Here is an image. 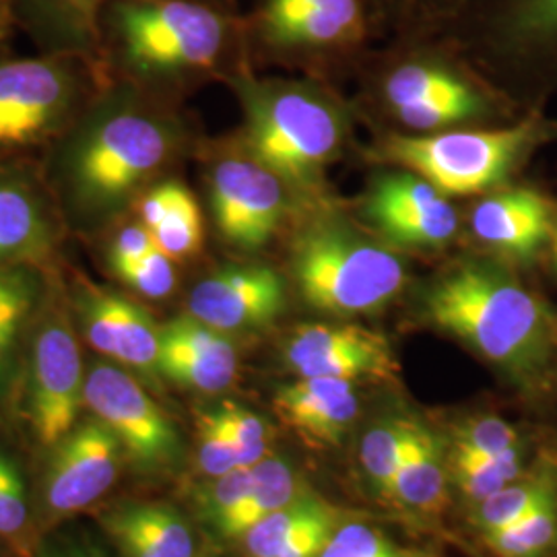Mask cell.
Here are the masks:
<instances>
[{"mask_svg": "<svg viewBox=\"0 0 557 557\" xmlns=\"http://www.w3.org/2000/svg\"><path fill=\"white\" fill-rule=\"evenodd\" d=\"M421 314L494 366L520 395L539 398L554 391L557 314L512 262H458L425 287Z\"/></svg>", "mask_w": 557, "mask_h": 557, "instance_id": "2", "label": "cell"}, {"mask_svg": "<svg viewBox=\"0 0 557 557\" xmlns=\"http://www.w3.org/2000/svg\"><path fill=\"white\" fill-rule=\"evenodd\" d=\"M94 242L98 244L101 269L124 292L145 301H161L176 292L178 262L161 250L133 213Z\"/></svg>", "mask_w": 557, "mask_h": 557, "instance_id": "22", "label": "cell"}, {"mask_svg": "<svg viewBox=\"0 0 557 557\" xmlns=\"http://www.w3.org/2000/svg\"><path fill=\"white\" fill-rule=\"evenodd\" d=\"M310 492L298 469L283 457L262 458L252 467V487L238 508L213 529L223 541L238 543L262 518Z\"/></svg>", "mask_w": 557, "mask_h": 557, "instance_id": "28", "label": "cell"}, {"mask_svg": "<svg viewBox=\"0 0 557 557\" xmlns=\"http://www.w3.org/2000/svg\"><path fill=\"white\" fill-rule=\"evenodd\" d=\"M108 81L101 64L75 54L0 52V161L41 156Z\"/></svg>", "mask_w": 557, "mask_h": 557, "instance_id": "7", "label": "cell"}, {"mask_svg": "<svg viewBox=\"0 0 557 557\" xmlns=\"http://www.w3.org/2000/svg\"><path fill=\"white\" fill-rule=\"evenodd\" d=\"M448 442L418 421L388 498L419 515L436 517L448 502Z\"/></svg>", "mask_w": 557, "mask_h": 557, "instance_id": "27", "label": "cell"}, {"mask_svg": "<svg viewBox=\"0 0 557 557\" xmlns=\"http://www.w3.org/2000/svg\"><path fill=\"white\" fill-rule=\"evenodd\" d=\"M557 140V120L539 108L510 126L393 135L379 160L432 182L446 197L487 195L517 174L541 147Z\"/></svg>", "mask_w": 557, "mask_h": 557, "instance_id": "5", "label": "cell"}, {"mask_svg": "<svg viewBox=\"0 0 557 557\" xmlns=\"http://www.w3.org/2000/svg\"><path fill=\"white\" fill-rule=\"evenodd\" d=\"M186 145V124L163 96L110 79L38 165L69 236L94 242L168 178Z\"/></svg>", "mask_w": 557, "mask_h": 557, "instance_id": "1", "label": "cell"}, {"mask_svg": "<svg viewBox=\"0 0 557 557\" xmlns=\"http://www.w3.org/2000/svg\"><path fill=\"white\" fill-rule=\"evenodd\" d=\"M197 438H199V467L209 479L227 475L239 467L238 450L230 434L225 432L215 409L197 413Z\"/></svg>", "mask_w": 557, "mask_h": 557, "instance_id": "38", "label": "cell"}, {"mask_svg": "<svg viewBox=\"0 0 557 557\" xmlns=\"http://www.w3.org/2000/svg\"><path fill=\"white\" fill-rule=\"evenodd\" d=\"M133 215L151 232L161 250L178 264L195 259L202 250V211L195 193L184 182L160 180L137 200Z\"/></svg>", "mask_w": 557, "mask_h": 557, "instance_id": "26", "label": "cell"}, {"mask_svg": "<svg viewBox=\"0 0 557 557\" xmlns=\"http://www.w3.org/2000/svg\"><path fill=\"white\" fill-rule=\"evenodd\" d=\"M100 522L122 557H197L190 522L165 502H120Z\"/></svg>", "mask_w": 557, "mask_h": 557, "instance_id": "25", "label": "cell"}, {"mask_svg": "<svg viewBox=\"0 0 557 557\" xmlns=\"http://www.w3.org/2000/svg\"><path fill=\"white\" fill-rule=\"evenodd\" d=\"M246 25L207 0H110L101 15V64L110 79L163 96L215 75H236Z\"/></svg>", "mask_w": 557, "mask_h": 557, "instance_id": "3", "label": "cell"}, {"mask_svg": "<svg viewBox=\"0 0 557 557\" xmlns=\"http://www.w3.org/2000/svg\"><path fill=\"white\" fill-rule=\"evenodd\" d=\"M455 25L508 77L557 85V0H475Z\"/></svg>", "mask_w": 557, "mask_h": 557, "instance_id": "12", "label": "cell"}, {"mask_svg": "<svg viewBox=\"0 0 557 557\" xmlns=\"http://www.w3.org/2000/svg\"><path fill=\"white\" fill-rule=\"evenodd\" d=\"M207 2H215V4H221V7L234 9V0H207Z\"/></svg>", "mask_w": 557, "mask_h": 557, "instance_id": "45", "label": "cell"}, {"mask_svg": "<svg viewBox=\"0 0 557 557\" xmlns=\"http://www.w3.org/2000/svg\"><path fill=\"white\" fill-rule=\"evenodd\" d=\"M15 29H17V23H15L11 0H0V52H4V46L11 40Z\"/></svg>", "mask_w": 557, "mask_h": 557, "instance_id": "42", "label": "cell"}, {"mask_svg": "<svg viewBox=\"0 0 557 557\" xmlns=\"http://www.w3.org/2000/svg\"><path fill=\"white\" fill-rule=\"evenodd\" d=\"M289 184L242 145L211 158L205 190L221 242L238 252H259L277 236L289 213Z\"/></svg>", "mask_w": 557, "mask_h": 557, "instance_id": "13", "label": "cell"}, {"mask_svg": "<svg viewBox=\"0 0 557 557\" xmlns=\"http://www.w3.org/2000/svg\"><path fill=\"white\" fill-rule=\"evenodd\" d=\"M85 409L119 440L124 460L153 478L178 469L184 444L176 423L161 409L151 388L116 363H87Z\"/></svg>", "mask_w": 557, "mask_h": 557, "instance_id": "10", "label": "cell"}, {"mask_svg": "<svg viewBox=\"0 0 557 557\" xmlns=\"http://www.w3.org/2000/svg\"><path fill=\"white\" fill-rule=\"evenodd\" d=\"M285 308V278L273 267L260 262L218 267L200 277L186 298V314L230 337L269 329Z\"/></svg>", "mask_w": 557, "mask_h": 557, "instance_id": "16", "label": "cell"}, {"mask_svg": "<svg viewBox=\"0 0 557 557\" xmlns=\"http://www.w3.org/2000/svg\"><path fill=\"white\" fill-rule=\"evenodd\" d=\"M556 496L557 460L539 457L520 478L504 485L490 498L469 506V522L481 537L517 522Z\"/></svg>", "mask_w": 557, "mask_h": 557, "instance_id": "29", "label": "cell"}, {"mask_svg": "<svg viewBox=\"0 0 557 557\" xmlns=\"http://www.w3.org/2000/svg\"><path fill=\"white\" fill-rule=\"evenodd\" d=\"M252 487V467L236 469L227 475L213 478L197 492V508L202 520L215 529L221 520L230 517Z\"/></svg>", "mask_w": 557, "mask_h": 557, "instance_id": "39", "label": "cell"}, {"mask_svg": "<svg viewBox=\"0 0 557 557\" xmlns=\"http://www.w3.org/2000/svg\"><path fill=\"white\" fill-rule=\"evenodd\" d=\"M62 281L81 341L110 363L160 388L161 324L133 294L64 269Z\"/></svg>", "mask_w": 557, "mask_h": 557, "instance_id": "11", "label": "cell"}, {"mask_svg": "<svg viewBox=\"0 0 557 557\" xmlns=\"http://www.w3.org/2000/svg\"><path fill=\"white\" fill-rule=\"evenodd\" d=\"M119 440L94 416L79 423L50 448L41 479V515L46 520L75 517L98 504L122 471Z\"/></svg>", "mask_w": 557, "mask_h": 557, "instance_id": "14", "label": "cell"}, {"mask_svg": "<svg viewBox=\"0 0 557 557\" xmlns=\"http://www.w3.org/2000/svg\"><path fill=\"white\" fill-rule=\"evenodd\" d=\"M292 275L304 301L329 317L379 312L407 283L397 252L341 221L308 227L292 248Z\"/></svg>", "mask_w": 557, "mask_h": 557, "instance_id": "6", "label": "cell"}, {"mask_svg": "<svg viewBox=\"0 0 557 557\" xmlns=\"http://www.w3.org/2000/svg\"><path fill=\"white\" fill-rule=\"evenodd\" d=\"M160 374L186 391L223 393L238 380L236 341L184 312L161 324Z\"/></svg>", "mask_w": 557, "mask_h": 557, "instance_id": "20", "label": "cell"}, {"mask_svg": "<svg viewBox=\"0 0 557 557\" xmlns=\"http://www.w3.org/2000/svg\"><path fill=\"white\" fill-rule=\"evenodd\" d=\"M44 557H108L106 556V552L100 549L98 545H94V543H73V545H69V547H64V549H59V552H52V554H48V556Z\"/></svg>", "mask_w": 557, "mask_h": 557, "instance_id": "43", "label": "cell"}, {"mask_svg": "<svg viewBox=\"0 0 557 557\" xmlns=\"http://www.w3.org/2000/svg\"><path fill=\"white\" fill-rule=\"evenodd\" d=\"M108 4L110 0H11L17 29L44 54H75L98 64L101 15Z\"/></svg>", "mask_w": 557, "mask_h": 557, "instance_id": "24", "label": "cell"}, {"mask_svg": "<svg viewBox=\"0 0 557 557\" xmlns=\"http://www.w3.org/2000/svg\"><path fill=\"white\" fill-rule=\"evenodd\" d=\"M531 446H518L502 455H469V453H448V473L450 483L455 485L458 496L467 502V506L479 504L492 494H496L504 485L520 478L533 462Z\"/></svg>", "mask_w": 557, "mask_h": 557, "instance_id": "30", "label": "cell"}, {"mask_svg": "<svg viewBox=\"0 0 557 557\" xmlns=\"http://www.w3.org/2000/svg\"><path fill=\"white\" fill-rule=\"evenodd\" d=\"M331 504L320 498L317 492H306L285 508L262 518L244 537L239 547L246 557H277L287 541L304 529L312 518L319 517Z\"/></svg>", "mask_w": 557, "mask_h": 557, "instance_id": "33", "label": "cell"}, {"mask_svg": "<svg viewBox=\"0 0 557 557\" xmlns=\"http://www.w3.org/2000/svg\"><path fill=\"white\" fill-rule=\"evenodd\" d=\"M363 211L380 236L403 248H442L458 230L457 209L448 197L403 168L372 182Z\"/></svg>", "mask_w": 557, "mask_h": 557, "instance_id": "17", "label": "cell"}, {"mask_svg": "<svg viewBox=\"0 0 557 557\" xmlns=\"http://www.w3.org/2000/svg\"><path fill=\"white\" fill-rule=\"evenodd\" d=\"M59 264L0 267V405L20 391L27 335Z\"/></svg>", "mask_w": 557, "mask_h": 557, "instance_id": "23", "label": "cell"}, {"mask_svg": "<svg viewBox=\"0 0 557 557\" xmlns=\"http://www.w3.org/2000/svg\"><path fill=\"white\" fill-rule=\"evenodd\" d=\"M419 419L386 418L374 423L359 444V462L372 487L388 498L398 467L413 440Z\"/></svg>", "mask_w": 557, "mask_h": 557, "instance_id": "31", "label": "cell"}, {"mask_svg": "<svg viewBox=\"0 0 557 557\" xmlns=\"http://www.w3.org/2000/svg\"><path fill=\"white\" fill-rule=\"evenodd\" d=\"M273 409L281 423L312 448L338 446L358 419L356 382L298 379L278 386Z\"/></svg>", "mask_w": 557, "mask_h": 557, "instance_id": "21", "label": "cell"}, {"mask_svg": "<svg viewBox=\"0 0 557 557\" xmlns=\"http://www.w3.org/2000/svg\"><path fill=\"white\" fill-rule=\"evenodd\" d=\"M556 200L535 186H499L471 211L469 227L481 246L512 264L547 257L554 234Z\"/></svg>", "mask_w": 557, "mask_h": 557, "instance_id": "19", "label": "cell"}, {"mask_svg": "<svg viewBox=\"0 0 557 557\" xmlns=\"http://www.w3.org/2000/svg\"><path fill=\"white\" fill-rule=\"evenodd\" d=\"M379 23L374 0H259L244 20L248 50L278 59H345Z\"/></svg>", "mask_w": 557, "mask_h": 557, "instance_id": "9", "label": "cell"}, {"mask_svg": "<svg viewBox=\"0 0 557 557\" xmlns=\"http://www.w3.org/2000/svg\"><path fill=\"white\" fill-rule=\"evenodd\" d=\"M298 379L397 380L398 361L386 337L359 324H304L283 345Z\"/></svg>", "mask_w": 557, "mask_h": 557, "instance_id": "18", "label": "cell"}, {"mask_svg": "<svg viewBox=\"0 0 557 557\" xmlns=\"http://www.w3.org/2000/svg\"><path fill=\"white\" fill-rule=\"evenodd\" d=\"M87 363L69 308L62 262L34 320L21 366L20 391L29 425L44 448L59 444L85 409Z\"/></svg>", "mask_w": 557, "mask_h": 557, "instance_id": "8", "label": "cell"}, {"mask_svg": "<svg viewBox=\"0 0 557 557\" xmlns=\"http://www.w3.org/2000/svg\"><path fill=\"white\" fill-rule=\"evenodd\" d=\"M494 557H549L557 549V496L517 522L481 535Z\"/></svg>", "mask_w": 557, "mask_h": 557, "instance_id": "32", "label": "cell"}, {"mask_svg": "<svg viewBox=\"0 0 557 557\" xmlns=\"http://www.w3.org/2000/svg\"><path fill=\"white\" fill-rule=\"evenodd\" d=\"M319 557H432V554L403 545L368 522L343 520Z\"/></svg>", "mask_w": 557, "mask_h": 557, "instance_id": "34", "label": "cell"}, {"mask_svg": "<svg viewBox=\"0 0 557 557\" xmlns=\"http://www.w3.org/2000/svg\"><path fill=\"white\" fill-rule=\"evenodd\" d=\"M27 490L20 467L0 453V537H20L27 527Z\"/></svg>", "mask_w": 557, "mask_h": 557, "instance_id": "40", "label": "cell"}, {"mask_svg": "<svg viewBox=\"0 0 557 557\" xmlns=\"http://www.w3.org/2000/svg\"><path fill=\"white\" fill-rule=\"evenodd\" d=\"M225 432L238 450L239 467L250 469L259 465L262 458L269 457L271 450V430L269 423L259 413L234 400H225L213 407Z\"/></svg>", "mask_w": 557, "mask_h": 557, "instance_id": "37", "label": "cell"}, {"mask_svg": "<svg viewBox=\"0 0 557 557\" xmlns=\"http://www.w3.org/2000/svg\"><path fill=\"white\" fill-rule=\"evenodd\" d=\"M475 0H379V21L393 23L407 34L455 25Z\"/></svg>", "mask_w": 557, "mask_h": 557, "instance_id": "36", "label": "cell"}, {"mask_svg": "<svg viewBox=\"0 0 557 557\" xmlns=\"http://www.w3.org/2000/svg\"><path fill=\"white\" fill-rule=\"evenodd\" d=\"M547 260L552 264V271L557 277V200H556V220H554V234H552V242H549V250H547Z\"/></svg>", "mask_w": 557, "mask_h": 557, "instance_id": "44", "label": "cell"}, {"mask_svg": "<svg viewBox=\"0 0 557 557\" xmlns=\"http://www.w3.org/2000/svg\"><path fill=\"white\" fill-rule=\"evenodd\" d=\"M69 238L38 160L0 161V267L59 264Z\"/></svg>", "mask_w": 557, "mask_h": 557, "instance_id": "15", "label": "cell"}, {"mask_svg": "<svg viewBox=\"0 0 557 557\" xmlns=\"http://www.w3.org/2000/svg\"><path fill=\"white\" fill-rule=\"evenodd\" d=\"M230 83L244 110L239 145L292 188H317L345 145L341 106L317 85L255 79L244 69Z\"/></svg>", "mask_w": 557, "mask_h": 557, "instance_id": "4", "label": "cell"}, {"mask_svg": "<svg viewBox=\"0 0 557 557\" xmlns=\"http://www.w3.org/2000/svg\"><path fill=\"white\" fill-rule=\"evenodd\" d=\"M453 450L469 455H502L529 444L522 430L496 413H479L453 428Z\"/></svg>", "mask_w": 557, "mask_h": 557, "instance_id": "35", "label": "cell"}, {"mask_svg": "<svg viewBox=\"0 0 557 557\" xmlns=\"http://www.w3.org/2000/svg\"><path fill=\"white\" fill-rule=\"evenodd\" d=\"M341 522V512L331 504L319 517L312 518L304 529H299L298 533L287 541V545L277 557H319L329 539L335 535Z\"/></svg>", "mask_w": 557, "mask_h": 557, "instance_id": "41", "label": "cell"}]
</instances>
